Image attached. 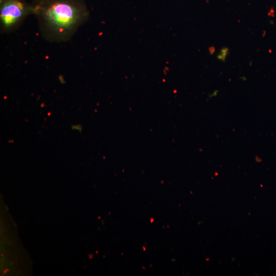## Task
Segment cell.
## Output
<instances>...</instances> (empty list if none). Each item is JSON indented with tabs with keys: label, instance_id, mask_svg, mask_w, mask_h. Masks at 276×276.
Returning a JSON list of instances; mask_svg holds the SVG:
<instances>
[{
	"label": "cell",
	"instance_id": "1",
	"mask_svg": "<svg viewBox=\"0 0 276 276\" xmlns=\"http://www.w3.org/2000/svg\"><path fill=\"white\" fill-rule=\"evenodd\" d=\"M33 4V14L40 31L51 42L68 40L89 16L83 0H43Z\"/></svg>",
	"mask_w": 276,
	"mask_h": 276
},
{
	"label": "cell",
	"instance_id": "2",
	"mask_svg": "<svg viewBox=\"0 0 276 276\" xmlns=\"http://www.w3.org/2000/svg\"><path fill=\"white\" fill-rule=\"evenodd\" d=\"M34 4L27 0H0V21L2 31L14 30L29 14H33Z\"/></svg>",
	"mask_w": 276,
	"mask_h": 276
},
{
	"label": "cell",
	"instance_id": "3",
	"mask_svg": "<svg viewBox=\"0 0 276 276\" xmlns=\"http://www.w3.org/2000/svg\"><path fill=\"white\" fill-rule=\"evenodd\" d=\"M228 49L227 48H223L221 50V54H219L217 56V58L222 61H224L226 57L228 54Z\"/></svg>",
	"mask_w": 276,
	"mask_h": 276
},
{
	"label": "cell",
	"instance_id": "4",
	"mask_svg": "<svg viewBox=\"0 0 276 276\" xmlns=\"http://www.w3.org/2000/svg\"><path fill=\"white\" fill-rule=\"evenodd\" d=\"M72 129L73 130H78L80 132H81L82 131V127L81 125L80 124H78V125H72Z\"/></svg>",
	"mask_w": 276,
	"mask_h": 276
},
{
	"label": "cell",
	"instance_id": "5",
	"mask_svg": "<svg viewBox=\"0 0 276 276\" xmlns=\"http://www.w3.org/2000/svg\"><path fill=\"white\" fill-rule=\"evenodd\" d=\"M209 52L213 55L215 52V48L214 47H211L209 48Z\"/></svg>",
	"mask_w": 276,
	"mask_h": 276
},
{
	"label": "cell",
	"instance_id": "6",
	"mask_svg": "<svg viewBox=\"0 0 276 276\" xmlns=\"http://www.w3.org/2000/svg\"><path fill=\"white\" fill-rule=\"evenodd\" d=\"M30 1H31L32 3H36L43 0H30Z\"/></svg>",
	"mask_w": 276,
	"mask_h": 276
}]
</instances>
